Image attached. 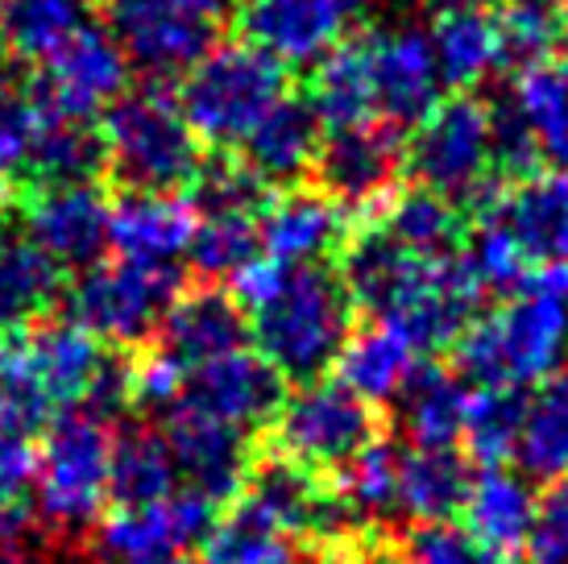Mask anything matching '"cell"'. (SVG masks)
Segmentation results:
<instances>
[{
	"mask_svg": "<svg viewBox=\"0 0 568 564\" xmlns=\"http://www.w3.org/2000/svg\"><path fill=\"white\" fill-rule=\"evenodd\" d=\"M245 515L270 523L274 532L283 535H336L348 527L345 511L336 506V498L320 494V486L312 482V473L291 465L286 456H274V461H262L253 465L245 486H241V506Z\"/></svg>",
	"mask_w": 568,
	"mask_h": 564,
	"instance_id": "obj_22",
	"label": "cell"
},
{
	"mask_svg": "<svg viewBox=\"0 0 568 564\" xmlns=\"http://www.w3.org/2000/svg\"><path fill=\"white\" fill-rule=\"evenodd\" d=\"M0 245H4V204H0Z\"/></svg>",
	"mask_w": 568,
	"mask_h": 564,
	"instance_id": "obj_54",
	"label": "cell"
},
{
	"mask_svg": "<svg viewBox=\"0 0 568 564\" xmlns=\"http://www.w3.org/2000/svg\"><path fill=\"white\" fill-rule=\"evenodd\" d=\"M548 4H560V9H568V0H548Z\"/></svg>",
	"mask_w": 568,
	"mask_h": 564,
	"instance_id": "obj_56",
	"label": "cell"
},
{
	"mask_svg": "<svg viewBox=\"0 0 568 564\" xmlns=\"http://www.w3.org/2000/svg\"><path fill=\"white\" fill-rule=\"evenodd\" d=\"M47 125L50 117L42 112L33 88L0 75V191L33 174V154Z\"/></svg>",
	"mask_w": 568,
	"mask_h": 564,
	"instance_id": "obj_40",
	"label": "cell"
},
{
	"mask_svg": "<svg viewBox=\"0 0 568 564\" xmlns=\"http://www.w3.org/2000/svg\"><path fill=\"white\" fill-rule=\"evenodd\" d=\"M216 527V506L195 490L179 486L166 498L116 506L92 527V548L104 564H159L204 544Z\"/></svg>",
	"mask_w": 568,
	"mask_h": 564,
	"instance_id": "obj_12",
	"label": "cell"
},
{
	"mask_svg": "<svg viewBox=\"0 0 568 564\" xmlns=\"http://www.w3.org/2000/svg\"><path fill=\"white\" fill-rule=\"evenodd\" d=\"M307 104H312L320 125H328L332 133L378 121V112H374V83H369V63H365L362 42H341L332 54L320 59Z\"/></svg>",
	"mask_w": 568,
	"mask_h": 564,
	"instance_id": "obj_34",
	"label": "cell"
},
{
	"mask_svg": "<svg viewBox=\"0 0 568 564\" xmlns=\"http://www.w3.org/2000/svg\"><path fill=\"white\" fill-rule=\"evenodd\" d=\"M556 54H560V71H568V26L560 30V47H556Z\"/></svg>",
	"mask_w": 568,
	"mask_h": 564,
	"instance_id": "obj_52",
	"label": "cell"
},
{
	"mask_svg": "<svg viewBox=\"0 0 568 564\" xmlns=\"http://www.w3.org/2000/svg\"><path fill=\"white\" fill-rule=\"evenodd\" d=\"M200 564H300V548L291 535L274 532L262 518L233 511L207 532Z\"/></svg>",
	"mask_w": 568,
	"mask_h": 564,
	"instance_id": "obj_44",
	"label": "cell"
},
{
	"mask_svg": "<svg viewBox=\"0 0 568 564\" xmlns=\"http://www.w3.org/2000/svg\"><path fill=\"white\" fill-rule=\"evenodd\" d=\"M568 353V270H539L503 308L477 315L457 341L460 370L477 386L519 391L565 365Z\"/></svg>",
	"mask_w": 568,
	"mask_h": 564,
	"instance_id": "obj_3",
	"label": "cell"
},
{
	"mask_svg": "<svg viewBox=\"0 0 568 564\" xmlns=\"http://www.w3.org/2000/svg\"><path fill=\"white\" fill-rule=\"evenodd\" d=\"M407 162L427 191H436L453 204L469 200V195H481L494 167H498L494 112L477 95L440 100L415 125Z\"/></svg>",
	"mask_w": 568,
	"mask_h": 564,
	"instance_id": "obj_9",
	"label": "cell"
},
{
	"mask_svg": "<svg viewBox=\"0 0 568 564\" xmlns=\"http://www.w3.org/2000/svg\"><path fill=\"white\" fill-rule=\"evenodd\" d=\"M341 282L353 303L374 312V320L398 324L419 349L460 341L477 320L481 291L460 266V258H419L398 250L374 229L345 250Z\"/></svg>",
	"mask_w": 568,
	"mask_h": 564,
	"instance_id": "obj_2",
	"label": "cell"
},
{
	"mask_svg": "<svg viewBox=\"0 0 568 564\" xmlns=\"http://www.w3.org/2000/svg\"><path fill=\"white\" fill-rule=\"evenodd\" d=\"M274 444L278 456L307 473L345 470L353 456L374 444V411L341 377H316L283 394L274 411Z\"/></svg>",
	"mask_w": 568,
	"mask_h": 564,
	"instance_id": "obj_8",
	"label": "cell"
},
{
	"mask_svg": "<svg viewBox=\"0 0 568 564\" xmlns=\"http://www.w3.org/2000/svg\"><path fill=\"white\" fill-rule=\"evenodd\" d=\"M191 212H195V229H191L187 262L200 274L237 279L250 262L262 258V233H257L262 204H207Z\"/></svg>",
	"mask_w": 568,
	"mask_h": 564,
	"instance_id": "obj_32",
	"label": "cell"
},
{
	"mask_svg": "<svg viewBox=\"0 0 568 564\" xmlns=\"http://www.w3.org/2000/svg\"><path fill=\"white\" fill-rule=\"evenodd\" d=\"M26 233L59 270H88L109 250V204L92 183L38 188L26 208Z\"/></svg>",
	"mask_w": 568,
	"mask_h": 564,
	"instance_id": "obj_20",
	"label": "cell"
},
{
	"mask_svg": "<svg viewBox=\"0 0 568 564\" xmlns=\"http://www.w3.org/2000/svg\"><path fill=\"white\" fill-rule=\"evenodd\" d=\"M407 162L398 129L382 125H353L336 129L328 141H320L316 171L324 183V195L336 204H386L395 195V179Z\"/></svg>",
	"mask_w": 568,
	"mask_h": 564,
	"instance_id": "obj_18",
	"label": "cell"
},
{
	"mask_svg": "<svg viewBox=\"0 0 568 564\" xmlns=\"http://www.w3.org/2000/svg\"><path fill=\"white\" fill-rule=\"evenodd\" d=\"M341 4H345L348 13H362V9H369V4H374V0H341Z\"/></svg>",
	"mask_w": 568,
	"mask_h": 564,
	"instance_id": "obj_53",
	"label": "cell"
},
{
	"mask_svg": "<svg viewBox=\"0 0 568 564\" xmlns=\"http://www.w3.org/2000/svg\"><path fill=\"white\" fill-rule=\"evenodd\" d=\"M536 506L539 494L527 473L510 470V465H486L469 477L460 515H465V532L474 535L489 556H498V552H515L527 544Z\"/></svg>",
	"mask_w": 568,
	"mask_h": 564,
	"instance_id": "obj_25",
	"label": "cell"
},
{
	"mask_svg": "<svg viewBox=\"0 0 568 564\" xmlns=\"http://www.w3.org/2000/svg\"><path fill=\"white\" fill-rule=\"evenodd\" d=\"M378 233L395 241L398 250L419 253V258H448L460 236V212L453 200L427 188L395 191L382 208Z\"/></svg>",
	"mask_w": 568,
	"mask_h": 564,
	"instance_id": "obj_38",
	"label": "cell"
},
{
	"mask_svg": "<svg viewBox=\"0 0 568 564\" xmlns=\"http://www.w3.org/2000/svg\"><path fill=\"white\" fill-rule=\"evenodd\" d=\"M162 353L179 361L183 370H195L204 361H216L224 353H237L250 341V320L241 303L224 291H187L171 303V312L159 324Z\"/></svg>",
	"mask_w": 568,
	"mask_h": 564,
	"instance_id": "obj_24",
	"label": "cell"
},
{
	"mask_svg": "<svg viewBox=\"0 0 568 564\" xmlns=\"http://www.w3.org/2000/svg\"><path fill=\"white\" fill-rule=\"evenodd\" d=\"M33 461H38L33 440L0 427V498L21 502V494L33 486Z\"/></svg>",
	"mask_w": 568,
	"mask_h": 564,
	"instance_id": "obj_48",
	"label": "cell"
},
{
	"mask_svg": "<svg viewBox=\"0 0 568 564\" xmlns=\"http://www.w3.org/2000/svg\"><path fill=\"white\" fill-rule=\"evenodd\" d=\"M262 258L278 266H324L345 241V212L324 191L291 188L262 204Z\"/></svg>",
	"mask_w": 568,
	"mask_h": 564,
	"instance_id": "obj_23",
	"label": "cell"
},
{
	"mask_svg": "<svg viewBox=\"0 0 568 564\" xmlns=\"http://www.w3.org/2000/svg\"><path fill=\"white\" fill-rule=\"evenodd\" d=\"M179 279L129 262H95L71 286V320L100 345H142L179 299Z\"/></svg>",
	"mask_w": 568,
	"mask_h": 564,
	"instance_id": "obj_10",
	"label": "cell"
},
{
	"mask_svg": "<svg viewBox=\"0 0 568 564\" xmlns=\"http://www.w3.org/2000/svg\"><path fill=\"white\" fill-rule=\"evenodd\" d=\"M159 564H191V561H183V556H174V561H159Z\"/></svg>",
	"mask_w": 568,
	"mask_h": 564,
	"instance_id": "obj_55",
	"label": "cell"
},
{
	"mask_svg": "<svg viewBox=\"0 0 568 564\" xmlns=\"http://www.w3.org/2000/svg\"><path fill=\"white\" fill-rule=\"evenodd\" d=\"M278 403H283V377L274 374L253 349H237V353H224V357L187 370L183 394L174 407L229 423V427L250 436L262 423L274 420Z\"/></svg>",
	"mask_w": 568,
	"mask_h": 564,
	"instance_id": "obj_16",
	"label": "cell"
},
{
	"mask_svg": "<svg viewBox=\"0 0 568 564\" xmlns=\"http://www.w3.org/2000/svg\"><path fill=\"white\" fill-rule=\"evenodd\" d=\"M0 564H30V561H26V548H4L0 552Z\"/></svg>",
	"mask_w": 568,
	"mask_h": 564,
	"instance_id": "obj_51",
	"label": "cell"
},
{
	"mask_svg": "<svg viewBox=\"0 0 568 564\" xmlns=\"http://www.w3.org/2000/svg\"><path fill=\"white\" fill-rule=\"evenodd\" d=\"M112 432L109 420L71 407L54 415L33 461V511L54 535L92 532L109 502Z\"/></svg>",
	"mask_w": 568,
	"mask_h": 564,
	"instance_id": "obj_5",
	"label": "cell"
},
{
	"mask_svg": "<svg viewBox=\"0 0 568 564\" xmlns=\"http://www.w3.org/2000/svg\"><path fill=\"white\" fill-rule=\"evenodd\" d=\"M63 270L30 241L0 245V332L33 329L59 299Z\"/></svg>",
	"mask_w": 568,
	"mask_h": 564,
	"instance_id": "obj_36",
	"label": "cell"
},
{
	"mask_svg": "<svg viewBox=\"0 0 568 564\" xmlns=\"http://www.w3.org/2000/svg\"><path fill=\"white\" fill-rule=\"evenodd\" d=\"M407 564H494L474 535L457 523H419L403 548Z\"/></svg>",
	"mask_w": 568,
	"mask_h": 564,
	"instance_id": "obj_46",
	"label": "cell"
},
{
	"mask_svg": "<svg viewBox=\"0 0 568 564\" xmlns=\"http://www.w3.org/2000/svg\"><path fill=\"white\" fill-rule=\"evenodd\" d=\"M460 266L469 270V279L477 282L481 295L486 291H494V295H515L531 279V258L519 245V236L510 233L494 212L474 229Z\"/></svg>",
	"mask_w": 568,
	"mask_h": 564,
	"instance_id": "obj_41",
	"label": "cell"
},
{
	"mask_svg": "<svg viewBox=\"0 0 568 564\" xmlns=\"http://www.w3.org/2000/svg\"><path fill=\"white\" fill-rule=\"evenodd\" d=\"M560 30L565 21L556 17L548 0H515L503 17H498V38H503V63L515 67H544L548 54L560 47Z\"/></svg>",
	"mask_w": 568,
	"mask_h": 564,
	"instance_id": "obj_45",
	"label": "cell"
},
{
	"mask_svg": "<svg viewBox=\"0 0 568 564\" xmlns=\"http://www.w3.org/2000/svg\"><path fill=\"white\" fill-rule=\"evenodd\" d=\"M494 145L510 171H568V71L552 63L519 71L494 112Z\"/></svg>",
	"mask_w": 568,
	"mask_h": 564,
	"instance_id": "obj_11",
	"label": "cell"
},
{
	"mask_svg": "<svg viewBox=\"0 0 568 564\" xmlns=\"http://www.w3.org/2000/svg\"><path fill=\"white\" fill-rule=\"evenodd\" d=\"M469 490V470L453 449L398 453V515L419 523H448Z\"/></svg>",
	"mask_w": 568,
	"mask_h": 564,
	"instance_id": "obj_33",
	"label": "cell"
},
{
	"mask_svg": "<svg viewBox=\"0 0 568 564\" xmlns=\"http://www.w3.org/2000/svg\"><path fill=\"white\" fill-rule=\"evenodd\" d=\"M515 461H519V473L536 482L568 477V361L544 382H536L531 399H523Z\"/></svg>",
	"mask_w": 568,
	"mask_h": 564,
	"instance_id": "obj_31",
	"label": "cell"
},
{
	"mask_svg": "<svg viewBox=\"0 0 568 564\" xmlns=\"http://www.w3.org/2000/svg\"><path fill=\"white\" fill-rule=\"evenodd\" d=\"M395 403V420L407 449H453L465 427L469 386L444 365H419Z\"/></svg>",
	"mask_w": 568,
	"mask_h": 564,
	"instance_id": "obj_29",
	"label": "cell"
},
{
	"mask_svg": "<svg viewBox=\"0 0 568 564\" xmlns=\"http://www.w3.org/2000/svg\"><path fill=\"white\" fill-rule=\"evenodd\" d=\"M21 535H26V515H21V502L0 498V552L21 548Z\"/></svg>",
	"mask_w": 568,
	"mask_h": 564,
	"instance_id": "obj_49",
	"label": "cell"
},
{
	"mask_svg": "<svg viewBox=\"0 0 568 564\" xmlns=\"http://www.w3.org/2000/svg\"><path fill=\"white\" fill-rule=\"evenodd\" d=\"M427 13H453V9H474V4H486V0H424Z\"/></svg>",
	"mask_w": 568,
	"mask_h": 564,
	"instance_id": "obj_50",
	"label": "cell"
},
{
	"mask_svg": "<svg viewBox=\"0 0 568 564\" xmlns=\"http://www.w3.org/2000/svg\"><path fill=\"white\" fill-rule=\"evenodd\" d=\"M179 490V470L166 449V436L154 427H125L112 436V470H109V498L121 506L166 498Z\"/></svg>",
	"mask_w": 568,
	"mask_h": 564,
	"instance_id": "obj_37",
	"label": "cell"
},
{
	"mask_svg": "<svg viewBox=\"0 0 568 564\" xmlns=\"http://www.w3.org/2000/svg\"><path fill=\"white\" fill-rule=\"evenodd\" d=\"M17 370L26 374L33 394L47 403L50 411L59 407H83L92 394L95 377L104 370V349L92 332H83L75 320H47L33 324L21 336L9 341Z\"/></svg>",
	"mask_w": 568,
	"mask_h": 564,
	"instance_id": "obj_15",
	"label": "cell"
},
{
	"mask_svg": "<svg viewBox=\"0 0 568 564\" xmlns=\"http://www.w3.org/2000/svg\"><path fill=\"white\" fill-rule=\"evenodd\" d=\"M369 83H374V112L382 125H419L440 104L444 79L436 71V54L424 30L415 26H386L362 38Z\"/></svg>",
	"mask_w": 568,
	"mask_h": 564,
	"instance_id": "obj_14",
	"label": "cell"
},
{
	"mask_svg": "<svg viewBox=\"0 0 568 564\" xmlns=\"http://www.w3.org/2000/svg\"><path fill=\"white\" fill-rule=\"evenodd\" d=\"M336 506L345 511L348 527L382 523L398 515V449L390 444H369L353 456L341 473V490L332 494Z\"/></svg>",
	"mask_w": 568,
	"mask_h": 564,
	"instance_id": "obj_39",
	"label": "cell"
},
{
	"mask_svg": "<svg viewBox=\"0 0 568 564\" xmlns=\"http://www.w3.org/2000/svg\"><path fill=\"white\" fill-rule=\"evenodd\" d=\"M100 145L104 167L121 179L125 191L171 195L174 188L195 183V174L204 171L200 138L191 133L179 100L154 83L125 92L104 112Z\"/></svg>",
	"mask_w": 568,
	"mask_h": 564,
	"instance_id": "obj_4",
	"label": "cell"
},
{
	"mask_svg": "<svg viewBox=\"0 0 568 564\" xmlns=\"http://www.w3.org/2000/svg\"><path fill=\"white\" fill-rule=\"evenodd\" d=\"M162 436H166V449L174 456L179 486L195 490L212 506L241 494V486H245V477L253 470L245 432L207 420V415H195V411L174 407L166 411Z\"/></svg>",
	"mask_w": 568,
	"mask_h": 564,
	"instance_id": "obj_19",
	"label": "cell"
},
{
	"mask_svg": "<svg viewBox=\"0 0 568 564\" xmlns=\"http://www.w3.org/2000/svg\"><path fill=\"white\" fill-rule=\"evenodd\" d=\"M237 303L250 312L253 353L278 377L316 382L353 332V299L328 266H278L257 258L241 270Z\"/></svg>",
	"mask_w": 568,
	"mask_h": 564,
	"instance_id": "obj_1",
	"label": "cell"
},
{
	"mask_svg": "<svg viewBox=\"0 0 568 564\" xmlns=\"http://www.w3.org/2000/svg\"><path fill=\"white\" fill-rule=\"evenodd\" d=\"M489 212L519 236L531 262L544 270H568V171L531 174Z\"/></svg>",
	"mask_w": 568,
	"mask_h": 564,
	"instance_id": "obj_26",
	"label": "cell"
},
{
	"mask_svg": "<svg viewBox=\"0 0 568 564\" xmlns=\"http://www.w3.org/2000/svg\"><path fill=\"white\" fill-rule=\"evenodd\" d=\"M348 9L341 0H241L237 26L245 42L278 67H316L341 47Z\"/></svg>",
	"mask_w": 568,
	"mask_h": 564,
	"instance_id": "obj_17",
	"label": "cell"
},
{
	"mask_svg": "<svg viewBox=\"0 0 568 564\" xmlns=\"http://www.w3.org/2000/svg\"><path fill=\"white\" fill-rule=\"evenodd\" d=\"M341 382L362 403H395L415 370H419V345L398 324L374 320L362 332H353L341 349Z\"/></svg>",
	"mask_w": 568,
	"mask_h": 564,
	"instance_id": "obj_28",
	"label": "cell"
},
{
	"mask_svg": "<svg viewBox=\"0 0 568 564\" xmlns=\"http://www.w3.org/2000/svg\"><path fill=\"white\" fill-rule=\"evenodd\" d=\"M191 229H195V212L179 195L125 191L109 208V250H116V262H129V266L183 274Z\"/></svg>",
	"mask_w": 568,
	"mask_h": 564,
	"instance_id": "obj_21",
	"label": "cell"
},
{
	"mask_svg": "<svg viewBox=\"0 0 568 564\" xmlns=\"http://www.w3.org/2000/svg\"><path fill=\"white\" fill-rule=\"evenodd\" d=\"M83 26V0H0V50L13 63H47Z\"/></svg>",
	"mask_w": 568,
	"mask_h": 564,
	"instance_id": "obj_35",
	"label": "cell"
},
{
	"mask_svg": "<svg viewBox=\"0 0 568 564\" xmlns=\"http://www.w3.org/2000/svg\"><path fill=\"white\" fill-rule=\"evenodd\" d=\"M320 121L307 100L286 95L278 109L241 141V167L266 188V183H295L300 174L316 167L320 154Z\"/></svg>",
	"mask_w": 568,
	"mask_h": 564,
	"instance_id": "obj_27",
	"label": "cell"
},
{
	"mask_svg": "<svg viewBox=\"0 0 568 564\" xmlns=\"http://www.w3.org/2000/svg\"><path fill=\"white\" fill-rule=\"evenodd\" d=\"M229 0H109L104 30L129 67L150 79L187 75L212 47H221Z\"/></svg>",
	"mask_w": 568,
	"mask_h": 564,
	"instance_id": "obj_7",
	"label": "cell"
},
{
	"mask_svg": "<svg viewBox=\"0 0 568 564\" xmlns=\"http://www.w3.org/2000/svg\"><path fill=\"white\" fill-rule=\"evenodd\" d=\"M129 92V63L109 30L83 26L54 59L42 63V79L33 83V95L50 121L88 125Z\"/></svg>",
	"mask_w": 568,
	"mask_h": 564,
	"instance_id": "obj_13",
	"label": "cell"
},
{
	"mask_svg": "<svg viewBox=\"0 0 568 564\" xmlns=\"http://www.w3.org/2000/svg\"><path fill=\"white\" fill-rule=\"evenodd\" d=\"M432 54H436V71L444 83L453 88H477L486 83L498 67H503V38H498V17L486 4L474 9H453V13L432 17L427 30Z\"/></svg>",
	"mask_w": 568,
	"mask_h": 564,
	"instance_id": "obj_30",
	"label": "cell"
},
{
	"mask_svg": "<svg viewBox=\"0 0 568 564\" xmlns=\"http://www.w3.org/2000/svg\"><path fill=\"white\" fill-rule=\"evenodd\" d=\"M523 548L531 564H568V477L552 482L548 494H539L536 518H531Z\"/></svg>",
	"mask_w": 568,
	"mask_h": 564,
	"instance_id": "obj_47",
	"label": "cell"
},
{
	"mask_svg": "<svg viewBox=\"0 0 568 564\" xmlns=\"http://www.w3.org/2000/svg\"><path fill=\"white\" fill-rule=\"evenodd\" d=\"M100 167H104V145L95 129L50 121L38 141L30 179H38L42 188H75V183H92Z\"/></svg>",
	"mask_w": 568,
	"mask_h": 564,
	"instance_id": "obj_43",
	"label": "cell"
},
{
	"mask_svg": "<svg viewBox=\"0 0 568 564\" xmlns=\"http://www.w3.org/2000/svg\"><path fill=\"white\" fill-rule=\"evenodd\" d=\"M519 423H523L519 394L498 391V386H477V391H469L460 440L469 444V453L481 465H506V456H515V444H519Z\"/></svg>",
	"mask_w": 568,
	"mask_h": 564,
	"instance_id": "obj_42",
	"label": "cell"
},
{
	"mask_svg": "<svg viewBox=\"0 0 568 564\" xmlns=\"http://www.w3.org/2000/svg\"><path fill=\"white\" fill-rule=\"evenodd\" d=\"M283 100L286 67L250 42H221L183 75L179 109L200 141L241 145Z\"/></svg>",
	"mask_w": 568,
	"mask_h": 564,
	"instance_id": "obj_6",
	"label": "cell"
}]
</instances>
